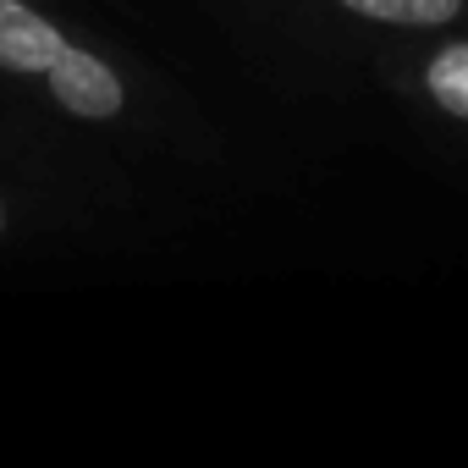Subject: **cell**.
I'll list each match as a JSON object with an SVG mask.
<instances>
[{
    "label": "cell",
    "mask_w": 468,
    "mask_h": 468,
    "mask_svg": "<svg viewBox=\"0 0 468 468\" xmlns=\"http://www.w3.org/2000/svg\"><path fill=\"white\" fill-rule=\"evenodd\" d=\"M375 89H386L424 133L452 149H468V28L391 45L364 61Z\"/></svg>",
    "instance_id": "3"
},
{
    "label": "cell",
    "mask_w": 468,
    "mask_h": 468,
    "mask_svg": "<svg viewBox=\"0 0 468 468\" xmlns=\"http://www.w3.org/2000/svg\"><path fill=\"white\" fill-rule=\"evenodd\" d=\"M446 28H468V0H292V34L358 67L391 45Z\"/></svg>",
    "instance_id": "2"
},
{
    "label": "cell",
    "mask_w": 468,
    "mask_h": 468,
    "mask_svg": "<svg viewBox=\"0 0 468 468\" xmlns=\"http://www.w3.org/2000/svg\"><path fill=\"white\" fill-rule=\"evenodd\" d=\"M0 100L105 160H220L187 94L67 0H0Z\"/></svg>",
    "instance_id": "1"
},
{
    "label": "cell",
    "mask_w": 468,
    "mask_h": 468,
    "mask_svg": "<svg viewBox=\"0 0 468 468\" xmlns=\"http://www.w3.org/2000/svg\"><path fill=\"white\" fill-rule=\"evenodd\" d=\"M111 204H122V176L0 165V254L72 243L105 220Z\"/></svg>",
    "instance_id": "4"
},
{
    "label": "cell",
    "mask_w": 468,
    "mask_h": 468,
    "mask_svg": "<svg viewBox=\"0 0 468 468\" xmlns=\"http://www.w3.org/2000/svg\"><path fill=\"white\" fill-rule=\"evenodd\" d=\"M249 12H260V17H276V23H287V34H292V0H243Z\"/></svg>",
    "instance_id": "6"
},
{
    "label": "cell",
    "mask_w": 468,
    "mask_h": 468,
    "mask_svg": "<svg viewBox=\"0 0 468 468\" xmlns=\"http://www.w3.org/2000/svg\"><path fill=\"white\" fill-rule=\"evenodd\" d=\"M0 165L12 171H78V176H116V165L72 138H61L56 127L34 122L28 111L0 100Z\"/></svg>",
    "instance_id": "5"
}]
</instances>
